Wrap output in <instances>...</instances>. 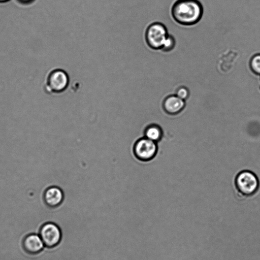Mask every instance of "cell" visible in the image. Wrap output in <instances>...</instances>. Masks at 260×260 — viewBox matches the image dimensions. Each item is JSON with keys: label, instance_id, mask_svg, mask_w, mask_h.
Returning a JSON list of instances; mask_svg holds the SVG:
<instances>
[{"label": "cell", "instance_id": "10", "mask_svg": "<svg viewBox=\"0 0 260 260\" xmlns=\"http://www.w3.org/2000/svg\"><path fill=\"white\" fill-rule=\"evenodd\" d=\"M146 138L156 142L159 141L162 135L161 129L157 125H152L148 127L145 132Z\"/></svg>", "mask_w": 260, "mask_h": 260}, {"label": "cell", "instance_id": "11", "mask_svg": "<svg viewBox=\"0 0 260 260\" xmlns=\"http://www.w3.org/2000/svg\"><path fill=\"white\" fill-rule=\"evenodd\" d=\"M250 71L254 75L260 76V53H254L249 61Z\"/></svg>", "mask_w": 260, "mask_h": 260}, {"label": "cell", "instance_id": "13", "mask_svg": "<svg viewBox=\"0 0 260 260\" xmlns=\"http://www.w3.org/2000/svg\"><path fill=\"white\" fill-rule=\"evenodd\" d=\"M176 95L181 99L185 101L189 95V91L185 86H180L176 91Z\"/></svg>", "mask_w": 260, "mask_h": 260}, {"label": "cell", "instance_id": "16", "mask_svg": "<svg viewBox=\"0 0 260 260\" xmlns=\"http://www.w3.org/2000/svg\"><path fill=\"white\" fill-rule=\"evenodd\" d=\"M259 80H260V79H259ZM259 89L260 90V81H259Z\"/></svg>", "mask_w": 260, "mask_h": 260}, {"label": "cell", "instance_id": "2", "mask_svg": "<svg viewBox=\"0 0 260 260\" xmlns=\"http://www.w3.org/2000/svg\"><path fill=\"white\" fill-rule=\"evenodd\" d=\"M235 185L237 189L241 194L250 196L257 191L259 180L254 173L250 171L244 170L237 175Z\"/></svg>", "mask_w": 260, "mask_h": 260}, {"label": "cell", "instance_id": "7", "mask_svg": "<svg viewBox=\"0 0 260 260\" xmlns=\"http://www.w3.org/2000/svg\"><path fill=\"white\" fill-rule=\"evenodd\" d=\"M23 245L25 250L30 253H38L45 246L40 235L36 233L26 235L23 239Z\"/></svg>", "mask_w": 260, "mask_h": 260}, {"label": "cell", "instance_id": "12", "mask_svg": "<svg viewBox=\"0 0 260 260\" xmlns=\"http://www.w3.org/2000/svg\"><path fill=\"white\" fill-rule=\"evenodd\" d=\"M175 45L176 41L174 37L169 35L161 50L164 52H170L174 48Z\"/></svg>", "mask_w": 260, "mask_h": 260}, {"label": "cell", "instance_id": "15", "mask_svg": "<svg viewBox=\"0 0 260 260\" xmlns=\"http://www.w3.org/2000/svg\"><path fill=\"white\" fill-rule=\"evenodd\" d=\"M22 2H28V1H30V0H20Z\"/></svg>", "mask_w": 260, "mask_h": 260}, {"label": "cell", "instance_id": "8", "mask_svg": "<svg viewBox=\"0 0 260 260\" xmlns=\"http://www.w3.org/2000/svg\"><path fill=\"white\" fill-rule=\"evenodd\" d=\"M163 108L165 111L171 115H175L180 113L185 107V101L175 95H170L164 100Z\"/></svg>", "mask_w": 260, "mask_h": 260}, {"label": "cell", "instance_id": "1", "mask_svg": "<svg viewBox=\"0 0 260 260\" xmlns=\"http://www.w3.org/2000/svg\"><path fill=\"white\" fill-rule=\"evenodd\" d=\"M203 14V7L199 0H176L171 8V15L178 23L190 26L197 23Z\"/></svg>", "mask_w": 260, "mask_h": 260}, {"label": "cell", "instance_id": "14", "mask_svg": "<svg viewBox=\"0 0 260 260\" xmlns=\"http://www.w3.org/2000/svg\"><path fill=\"white\" fill-rule=\"evenodd\" d=\"M9 0H0V2H6Z\"/></svg>", "mask_w": 260, "mask_h": 260}, {"label": "cell", "instance_id": "5", "mask_svg": "<svg viewBox=\"0 0 260 260\" xmlns=\"http://www.w3.org/2000/svg\"><path fill=\"white\" fill-rule=\"evenodd\" d=\"M69 82V76L65 71L55 70L49 76L47 87L50 91L61 92L67 87Z\"/></svg>", "mask_w": 260, "mask_h": 260}, {"label": "cell", "instance_id": "9", "mask_svg": "<svg viewBox=\"0 0 260 260\" xmlns=\"http://www.w3.org/2000/svg\"><path fill=\"white\" fill-rule=\"evenodd\" d=\"M64 194L59 188L51 187L47 189L43 195L45 204L50 207H55L62 202Z\"/></svg>", "mask_w": 260, "mask_h": 260}, {"label": "cell", "instance_id": "4", "mask_svg": "<svg viewBox=\"0 0 260 260\" xmlns=\"http://www.w3.org/2000/svg\"><path fill=\"white\" fill-rule=\"evenodd\" d=\"M39 235L45 245L50 247L57 245L61 237L59 228L53 222H46L42 225L40 230Z\"/></svg>", "mask_w": 260, "mask_h": 260}, {"label": "cell", "instance_id": "3", "mask_svg": "<svg viewBox=\"0 0 260 260\" xmlns=\"http://www.w3.org/2000/svg\"><path fill=\"white\" fill-rule=\"evenodd\" d=\"M169 35L164 24L160 22H154L148 27L145 33V39L151 48L161 50Z\"/></svg>", "mask_w": 260, "mask_h": 260}, {"label": "cell", "instance_id": "6", "mask_svg": "<svg viewBox=\"0 0 260 260\" xmlns=\"http://www.w3.org/2000/svg\"><path fill=\"white\" fill-rule=\"evenodd\" d=\"M155 142L147 138L137 142L135 146V152L137 157L142 160H149L153 158L157 152Z\"/></svg>", "mask_w": 260, "mask_h": 260}]
</instances>
